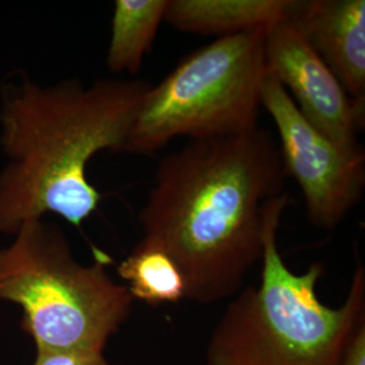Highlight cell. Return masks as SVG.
<instances>
[{
  "label": "cell",
  "mask_w": 365,
  "mask_h": 365,
  "mask_svg": "<svg viewBox=\"0 0 365 365\" xmlns=\"http://www.w3.org/2000/svg\"><path fill=\"white\" fill-rule=\"evenodd\" d=\"M279 145L267 129L191 140L161 158L140 211L138 245L170 255L185 299L237 295L264 250V210L286 192Z\"/></svg>",
  "instance_id": "cell-1"
},
{
  "label": "cell",
  "mask_w": 365,
  "mask_h": 365,
  "mask_svg": "<svg viewBox=\"0 0 365 365\" xmlns=\"http://www.w3.org/2000/svg\"><path fill=\"white\" fill-rule=\"evenodd\" d=\"M148 80L78 78L39 86L21 78L1 91L0 233L53 214L80 227L103 195L87 168L103 150L122 152L152 88Z\"/></svg>",
  "instance_id": "cell-2"
},
{
  "label": "cell",
  "mask_w": 365,
  "mask_h": 365,
  "mask_svg": "<svg viewBox=\"0 0 365 365\" xmlns=\"http://www.w3.org/2000/svg\"><path fill=\"white\" fill-rule=\"evenodd\" d=\"M287 191L265 210L260 284L230 302L206 349V365H336L356 321L365 314V269L357 262L344 303H322L317 287L324 265L294 274L277 249Z\"/></svg>",
  "instance_id": "cell-3"
},
{
  "label": "cell",
  "mask_w": 365,
  "mask_h": 365,
  "mask_svg": "<svg viewBox=\"0 0 365 365\" xmlns=\"http://www.w3.org/2000/svg\"><path fill=\"white\" fill-rule=\"evenodd\" d=\"M107 261L101 253L83 264L58 225L27 222L0 249V300L21 309V329L37 351L103 353L134 303Z\"/></svg>",
  "instance_id": "cell-4"
},
{
  "label": "cell",
  "mask_w": 365,
  "mask_h": 365,
  "mask_svg": "<svg viewBox=\"0 0 365 365\" xmlns=\"http://www.w3.org/2000/svg\"><path fill=\"white\" fill-rule=\"evenodd\" d=\"M267 30L217 38L182 58L146 93L120 153L150 156L175 138L206 140L259 128Z\"/></svg>",
  "instance_id": "cell-5"
},
{
  "label": "cell",
  "mask_w": 365,
  "mask_h": 365,
  "mask_svg": "<svg viewBox=\"0 0 365 365\" xmlns=\"http://www.w3.org/2000/svg\"><path fill=\"white\" fill-rule=\"evenodd\" d=\"M261 108L274 120L283 168L300 187L307 220L322 230L336 229L361 202L364 149H345L314 129L271 76L261 90Z\"/></svg>",
  "instance_id": "cell-6"
},
{
  "label": "cell",
  "mask_w": 365,
  "mask_h": 365,
  "mask_svg": "<svg viewBox=\"0 0 365 365\" xmlns=\"http://www.w3.org/2000/svg\"><path fill=\"white\" fill-rule=\"evenodd\" d=\"M268 76L287 91L314 129L345 149L357 148L364 128L365 105L352 99L333 72L289 22L269 27L265 36Z\"/></svg>",
  "instance_id": "cell-7"
},
{
  "label": "cell",
  "mask_w": 365,
  "mask_h": 365,
  "mask_svg": "<svg viewBox=\"0 0 365 365\" xmlns=\"http://www.w3.org/2000/svg\"><path fill=\"white\" fill-rule=\"evenodd\" d=\"M288 22L299 30L346 93L365 105L364 0H300Z\"/></svg>",
  "instance_id": "cell-8"
},
{
  "label": "cell",
  "mask_w": 365,
  "mask_h": 365,
  "mask_svg": "<svg viewBox=\"0 0 365 365\" xmlns=\"http://www.w3.org/2000/svg\"><path fill=\"white\" fill-rule=\"evenodd\" d=\"M300 0H170L165 22L182 33L229 37L288 22Z\"/></svg>",
  "instance_id": "cell-9"
},
{
  "label": "cell",
  "mask_w": 365,
  "mask_h": 365,
  "mask_svg": "<svg viewBox=\"0 0 365 365\" xmlns=\"http://www.w3.org/2000/svg\"><path fill=\"white\" fill-rule=\"evenodd\" d=\"M170 0H117L106 66L111 73L137 75L150 53Z\"/></svg>",
  "instance_id": "cell-10"
},
{
  "label": "cell",
  "mask_w": 365,
  "mask_h": 365,
  "mask_svg": "<svg viewBox=\"0 0 365 365\" xmlns=\"http://www.w3.org/2000/svg\"><path fill=\"white\" fill-rule=\"evenodd\" d=\"M131 298L149 306L178 303L185 299V280L170 255L160 249L135 245L117 267Z\"/></svg>",
  "instance_id": "cell-11"
},
{
  "label": "cell",
  "mask_w": 365,
  "mask_h": 365,
  "mask_svg": "<svg viewBox=\"0 0 365 365\" xmlns=\"http://www.w3.org/2000/svg\"><path fill=\"white\" fill-rule=\"evenodd\" d=\"M31 365H111L103 353L37 351Z\"/></svg>",
  "instance_id": "cell-12"
},
{
  "label": "cell",
  "mask_w": 365,
  "mask_h": 365,
  "mask_svg": "<svg viewBox=\"0 0 365 365\" xmlns=\"http://www.w3.org/2000/svg\"><path fill=\"white\" fill-rule=\"evenodd\" d=\"M336 365H365V314L353 325Z\"/></svg>",
  "instance_id": "cell-13"
}]
</instances>
